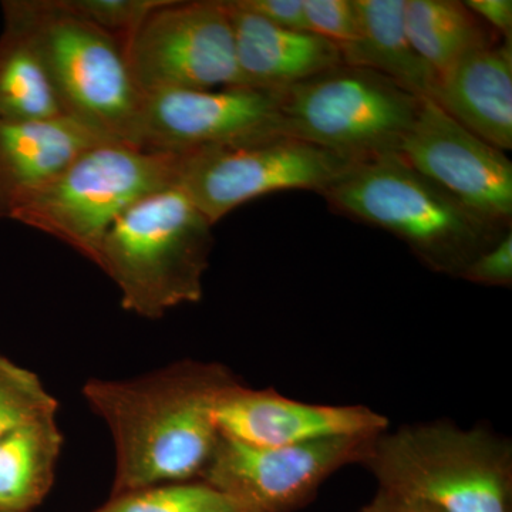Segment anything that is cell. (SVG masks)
<instances>
[{"mask_svg":"<svg viewBox=\"0 0 512 512\" xmlns=\"http://www.w3.org/2000/svg\"><path fill=\"white\" fill-rule=\"evenodd\" d=\"M229 382L220 366L187 360L137 379L84 384V399L113 437L111 495L200 480L221 437L215 400Z\"/></svg>","mask_w":512,"mask_h":512,"instance_id":"1","label":"cell"},{"mask_svg":"<svg viewBox=\"0 0 512 512\" xmlns=\"http://www.w3.org/2000/svg\"><path fill=\"white\" fill-rule=\"evenodd\" d=\"M2 13L29 36L64 116L100 140L141 148L146 97L120 39L63 0H5Z\"/></svg>","mask_w":512,"mask_h":512,"instance_id":"2","label":"cell"},{"mask_svg":"<svg viewBox=\"0 0 512 512\" xmlns=\"http://www.w3.org/2000/svg\"><path fill=\"white\" fill-rule=\"evenodd\" d=\"M212 224L178 184L141 198L111 225L96 265L120 289L121 306L163 318L202 296Z\"/></svg>","mask_w":512,"mask_h":512,"instance_id":"3","label":"cell"},{"mask_svg":"<svg viewBox=\"0 0 512 512\" xmlns=\"http://www.w3.org/2000/svg\"><path fill=\"white\" fill-rule=\"evenodd\" d=\"M335 210L387 229L439 265L466 269L501 231L399 153L356 164L322 192Z\"/></svg>","mask_w":512,"mask_h":512,"instance_id":"4","label":"cell"},{"mask_svg":"<svg viewBox=\"0 0 512 512\" xmlns=\"http://www.w3.org/2000/svg\"><path fill=\"white\" fill-rule=\"evenodd\" d=\"M180 158L100 141L83 150L15 215L93 264L111 228L136 202L177 184Z\"/></svg>","mask_w":512,"mask_h":512,"instance_id":"5","label":"cell"},{"mask_svg":"<svg viewBox=\"0 0 512 512\" xmlns=\"http://www.w3.org/2000/svg\"><path fill=\"white\" fill-rule=\"evenodd\" d=\"M421 101L382 74L340 64L282 92L281 134L366 163L399 153Z\"/></svg>","mask_w":512,"mask_h":512,"instance_id":"6","label":"cell"},{"mask_svg":"<svg viewBox=\"0 0 512 512\" xmlns=\"http://www.w3.org/2000/svg\"><path fill=\"white\" fill-rule=\"evenodd\" d=\"M382 488L441 512H508L510 461L484 434L446 427L377 437L369 457Z\"/></svg>","mask_w":512,"mask_h":512,"instance_id":"7","label":"cell"},{"mask_svg":"<svg viewBox=\"0 0 512 512\" xmlns=\"http://www.w3.org/2000/svg\"><path fill=\"white\" fill-rule=\"evenodd\" d=\"M178 158L177 184L212 225L272 192H323L357 164L288 136Z\"/></svg>","mask_w":512,"mask_h":512,"instance_id":"8","label":"cell"},{"mask_svg":"<svg viewBox=\"0 0 512 512\" xmlns=\"http://www.w3.org/2000/svg\"><path fill=\"white\" fill-rule=\"evenodd\" d=\"M127 56L144 96L244 86L231 12L222 0H167L128 40Z\"/></svg>","mask_w":512,"mask_h":512,"instance_id":"9","label":"cell"},{"mask_svg":"<svg viewBox=\"0 0 512 512\" xmlns=\"http://www.w3.org/2000/svg\"><path fill=\"white\" fill-rule=\"evenodd\" d=\"M379 436L335 437L258 447L221 436L200 481L242 512H291L311 500L340 467L369 460Z\"/></svg>","mask_w":512,"mask_h":512,"instance_id":"10","label":"cell"},{"mask_svg":"<svg viewBox=\"0 0 512 512\" xmlns=\"http://www.w3.org/2000/svg\"><path fill=\"white\" fill-rule=\"evenodd\" d=\"M281 96L248 86L148 94L141 148L184 157L282 136Z\"/></svg>","mask_w":512,"mask_h":512,"instance_id":"11","label":"cell"},{"mask_svg":"<svg viewBox=\"0 0 512 512\" xmlns=\"http://www.w3.org/2000/svg\"><path fill=\"white\" fill-rule=\"evenodd\" d=\"M399 154L485 221L500 228L510 224L511 161L504 151L451 119L433 100L421 101Z\"/></svg>","mask_w":512,"mask_h":512,"instance_id":"12","label":"cell"},{"mask_svg":"<svg viewBox=\"0 0 512 512\" xmlns=\"http://www.w3.org/2000/svg\"><path fill=\"white\" fill-rule=\"evenodd\" d=\"M221 436L258 447H286L335 437L379 436L386 417L365 406H320L252 390L234 380L214 404Z\"/></svg>","mask_w":512,"mask_h":512,"instance_id":"13","label":"cell"},{"mask_svg":"<svg viewBox=\"0 0 512 512\" xmlns=\"http://www.w3.org/2000/svg\"><path fill=\"white\" fill-rule=\"evenodd\" d=\"M100 138L69 117L0 121V220H12Z\"/></svg>","mask_w":512,"mask_h":512,"instance_id":"14","label":"cell"},{"mask_svg":"<svg viewBox=\"0 0 512 512\" xmlns=\"http://www.w3.org/2000/svg\"><path fill=\"white\" fill-rule=\"evenodd\" d=\"M431 100L451 119L501 151L512 148V47L493 42L458 60Z\"/></svg>","mask_w":512,"mask_h":512,"instance_id":"15","label":"cell"},{"mask_svg":"<svg viewBox=\"0 0 512 512\" xmlns=\"http://www.w3.org/2000/svg\"><path fill=\"white\" fill-rule=\"evenodd\" d=\"M244 86L284 92L343 64L340 47L311 32L281 28L227 2Z\"/></svg>","mask_w":512,"mask_h":512,"instance_id":"16","label":"cell"},{"mask_svg":"<svg viewBox=\"0 0 512 512\" xmlns=\"http://www.w3.org/2000/svg\"><path fill=\"white\" fill-rule=\"evenodd\" d=\"M360 33L340 47L343 64L372 70L393 80L407 92L431 99L436 74L420 59L406 29V0H355Z\"/></svg>","mask_w":512,"mask_h":512,"instance_id":"17","label":"cell"},{"mask_svg":"<svg viewBox=\"0 0 512 512\" xmlns=\"http://www.w3.org/2000/svg\"><path fill=\"white\" fill-rule=\"evenodd\" d=\"M62 446L56 413L0 439V511L29 512L42 504L55 483Z\"/></svg>","mask_w":512,"mask_h":512,"instance_id":"18","label":"cell"},{"mask_svg":"<svg viewBox=\"0 0 512 512\" xmlns=\"http://www.w3.org/2000/svg\"><path fill=\"white\" fill-rule=\"evenodd\" d=\"M406 29L437 82L471 50L497 42L464 2L456 0H406Z\"/></svg>","mask_w":512,"mask_h":512,"instance_id":"19","label":"cell"},{"mask_svg":"<svg viewBox=\"0 0 512 512\" xmlns=\"http://www.w3.org/2000/svg\"><path fill=\"white\" fill-rule=\"evenodd\" d=\"M64 116L42 59L29 36L3 20L0 33V121L25 123Z\"/></svg>","mask_w":512,"mask_h":512,"instance_id":"20","label":"cell"},{"mask_svg":"<svg viewBox=\"0 0 512 512\" xmlns=\"http://www.w3.org/2000/svg\"><path fill=\"white\" fill-rule=\"evenodd\" d=\"M92 512H242L204 481H184L111 495Z\"/></svg>","mask_w":512,"mask_h":512,"instance_id":"21","label":"cell"},{"mask_svg":"<svg viewBox=\"0 0 512 512\" xmlns=\"http://www.w3.org/2000/svg\"><path fill=\"white\" fill-rule=\"evenodd\" d=\"M57 412L39 376L0 356V439L30 421Z\"/></svg>","mask_w":512,"mask_h":512,"instance_id":"22","label":"cell"},{"mask_svg":"<svg viewBox=\"0 0 512 512\" xmlns=\"http://www.w3.org/2000/svg\"><path fill=\"white\" fill-rule=\"evenodd\" d=\"M165 2L167 0H63L76 15L116 36L126 47L147 16Z\"/></svg>","mask_w":512,"mask_h":512,"instance_id":"23","label":"cell"},{"mask_svg":"<svg viewBox=\"0 0 512 512\" xmlns=\"http://www.w3.org/2000/svg\"><path fill=\"white\" fill-rule=\"evenodd\" d=\"M308 32L339 47L355 42L360 33L355 0H303Z\"/></svg>","mask_w":512,"mask_h":512,"instance_id":"24","label":"cell"},{"mask_svg":"<svg viewBox=\"0 0 512 512\" xmlns=\"http://www.w3.org/2000/svg\"><path fill=\"white\" fill-rule=\"evenodd\" d=\"M471 281L491 285H507L512 279V235L505 232L494 245L485 249L464 269Z\"/></svg>","mask_w":512,"mask_h":512,"instance_id":"25","label":"cell"},{"mask_svg":"<svg viewBox=\"0 0 512 512\" xmlns=\"http://www.w3.org/2000/svg\"><path fill=\"white\" fill-rule=\"evenodd\" d=\"M238 8L268 20L281 28L303 30L306 26L303 0H232Z\"/></svg>","mask_w":512,"mask_h":512,"instance_id":"26","label":"cell"},{"mask_svg":"<svg viewBox=\"0 0 512 512\" xmlns=\"http://www.w3.org/2000/svg\"><path fill=\"white\" fill-rule=\"evenodd\" d=\"M478 19L483 20L491 29L500 32L504 40L512 39V2L511 0H468L464 2Z\"/></svg>","mask_w":512,"mask_h":512,"instance_id":"27","label":"cell"},{"mask_svg":"<svg viewBox=\"0 0 512 512\" xmlns=\"http://www.w3.org/2000/svg\"><path fill=\"white\" fill-rule=\"evenodd\" d=\"M360 512H441L429 503L380 488L375 500Z\"/></svg>","mask_w":512,"mask_h":512,"instance_id":"28","label":"cell"},{"mask_svg":"<svg viewBox=\"0 0 512 512\" xmlns=\"http://www.w3.org/2000/svg\"><path fill=\"white\" fill-rule=\"evenodd\" d=\"M0 512H3V511H0Z\"/></svg>","mask_w":512,"mask_h":512,"instance_id":"29","label":"cell"}]
</instances>
